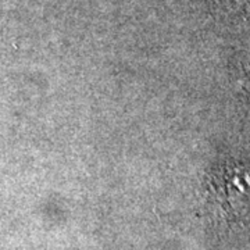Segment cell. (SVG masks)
Instances as JSON below:
<instances>
[{"mask_svg":"<svg viewBox=\"0 0 250 250\" xmlns=\"http://www.w3.org/2000/svg\"><path fill=\"white\" fill-rule=\"evenodd\" d=\"M217 193L231 207H243L250 203V167L228 168L218 179Z\"/></svg>","mask_w":250,"mask_h":250,"instance_id":"obj_1","label":"cell"}]
</instances>
